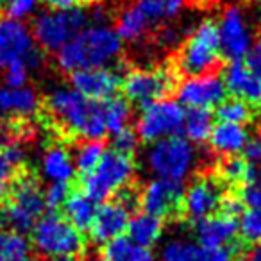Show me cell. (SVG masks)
I'll return each mask as SVG.
<instances>
[{
	"instance_id": "35",
	"label": "cell",
	"mask_w": 261,
	"mask_h": 261,
	"mask_svg": "<svg viewBox=\"0 0 261 261\" xmlns=\"http://www.w3.org/2000/svg\"><path fill=\"white\" fill-rule=\"evenodd\" d=\"M238 234L247 243H261V207H247L240 213Z\"/></svg>"
},
{
	"instance_id": "28",
	"label": "cell",
	"mask_w": 261,
	"mask_h": 261,
	"mask_svg": "<svg viewBox=\"0 0 261 261\" xmlns=\"http://www.w3.org/2000/svg\"><path fill=\"white\" fill-rule=\"evenodd\" d=\"M116 34L120 36V40L125 43H138L140 40L145 38V34L150 31L149 23L145 22L140 11L130 4L129 8H125L116 18Z\"/></svg>"
},
{
	"instance_id": "19",
	"label": "cell",
	"mask_w": 261,
	"mask_h": 261,
	"mask_svg": "<svg viewBox=\"0 0 261 261\" xmlns=\"http://www.w3.org/2000/svg\"><path fill=\"white\" fill-rule=\"evenodd\" d=\"M197 243L202 249L227 247L238 236V218L227 213H215L197 222Z\"/></svg>"
},
{
	"instance_id": "34",
	"label": "cell",
	"mask_w": 261,
	"mask_h": 261,
	"mask_svg": "<svg viewBox=\"0 0 261 261\" xmlns=\"http://www.w3.org/2000/svg\"><path fill=\"white\" fill-rule=\"evenodd\" d=\"M215 109H217L218 122L247 125V122H250V118H252V106L236 97H225Z\"/></svg>"
},
{
	"instance_id": "44",
	"label": "cell",
	"mask_w": 261,
	"mask_h": 261,
	"mask_svg": "<svg viewBox=\"0 0 261 261\" xmlns=\"http://www.w3.org/2000/svg\"><path fill=\"white\" fill-rule=\"evenodd\" d=\"M179 33L175 29H165V31H161V34H160V41L165 45V47H172V45H175L179 41Z\"/></svg>"
},
{
	"instance_id": "14",
	"label": "cell",
	"mask_w": 261,
	"mask_h": 261,
	"mask_svg": "<svg viewBox=\"0 0 261 261\" xmlns=\"http://www.w3.org/2000/svg\"><path fill=\"white\" fill-rule=\"evenodd\" d=\"M133 204H135L133 195L123 190L116 197L102 202V206H97L93 222L88 229L91 240L104 245L109 240L116 238L120 234H125Z\"/></svg>"
},
{
	"instance_id": "13",
	"label": "cell",
	"mask_w": 261,
	"mask_h": 261,
	"mask_svg": "<svg viewBox=\"0 0 261 261\" xmlns=\"http://www.w3.org/2000/svg\"><path fill=\"white\" fill-rule=\"evenodd\" d=\"M177 102L185 109H215L225 97L224 81L222 75L215 72L197 73V75H186L181 83L175 84Z\"/></svg>"
},
{
	"instance_id": "37",
	"label": "cell",
	"mask_w": 261,
	"mask_h": 261,
	"mask_svg": "<svg viewBox=\"0 0 261 261\" xmlns=\"http://www.w3.org/2000/svg\"><path fill=\"white\" fill-rule=\"evenodd\" d=\"M113 136V149L118 150V152L123 154H133L140 145V138L136 135L135 129H130V127H125V129L118 130L115 133Z\"/></svg>"
},
{
	"instance_id": "25",
	"label": "cell",
	"mask_w": 261,
	"mask_h": 261,
	"mask_svg": "<svg viewBox=\"0 0 261 261\" xmlns=\"http://www.w3.org/2000/svg\"><path fill=\"white\" fill-rule=\"evenodd\" d=\"M149 27L160 25L165 20H174L185 11L186 0H135L133 2Z\"/></svg>"
},
{
	"instance_id": "22",
	"label": "cell",
	"mask_w": 261,
	"mask_h": 261,
	"mask_svg": "<svg viewBox=\"0 0 261 261\" xmlns=\"http://www.w3.org/2000/svg\"><path fill=\"white\" fill-rule=\"evenodd\" d=\"M41 175L48 182H72L75 177V165L72 152L65 145H50L41 156Z\"/></svg>"
},
{
	"instance_id": "24",
	"label": "cell",
	"mask_w": 261,
	"mask_h": 261,
	"mask_svg": "<svg viewBox=\"0 0 261 261\" xmlns=\"http://www.w3.org/2000/svg\"><path fill=\"white\" fill-rule=\"evenodd\" d=\"M104 261H154V252L140 243L133 242L127 234H120L102 245Z\"/></svg>"
},
{
	"instance_id": "23",
	"label": "cell",
	"mask_w": 261,
	"mask_h": 261,
	"mask_svg": "<svg viewBox=\"0 0 261 261\" xmlns=\"http://www.w3.org/2000/svg\"><path fill=\"white\" fill-rule=\"evenodd\" d=\"M165 232L163 218H158L145 211H140L136 215H130L129 224H127L125 234L129 236L133 242L140 243V245L152 249L154 245L161 242Z\"/></svg>"
},
{
	"instance_id": "46",
	"label": "cell",
	"mask_w": 261,
	"mask_h": 261,
	"mask_svg": "<svg viewBox=\"0 0 261 261\" xmlns=\"http://www.w3.org/2000/svg\"><path fill=\"white\" fill-rule=\"evenodd\" d=\"M48 9H68L75 6L77 0H41Z\"/></svg>"
},
{
	"instance_id": "2",
	"label": "cell",
	"mask_w": 261,
	"mask_h": 261,
	"mask_svg": "<svg viewBox=\"0 0 261 261\" xmlns=\"http://www.w3.org/2000/svg\"><path fill=\"white\" fill-rule=\"evenodd\" d=\"M52 122L66 135L81 140H100L108 135L102 116V104L86 98L72 86L54 88L45 98Z\"/></svg>"
},
{
	"instance_id": "36",
	"label": "cell",
	"mask_w": 261,
	"mask_h": 261,
	"mask_svg": "<svg viewBox=\"0 0 261 261\" xmlns=\"http://www.w3.org/2000/svg\"><path fill=\"white\" fill-rule=\"evenodd\" d=\"M70 192L72 190H70L68 182H48V186L43 190L45 207H48L52 211L63 207V204L68 199Z\"/></svg>"
},
{
	"instance_id": "27",
	"label": "cell",
	"mask_w": 261,
	"mask_h": 261,
	"mask_svg": "<svg viewBox=\"0 0 261 261\" xmlns=\"http://www.w3.org/2000/svg\"><path fill=\"white\" fill-rule=\"evenodd\" d=\"M218 179L225 185H245V182L259 181L261 170L256 163H249L243 158L231 156L218 165Z\"/></svg>"
},
{
	"instance_id": "18",
	"label": "cell",
	"mask_w": 261,
	"mask_h": 261,
	"mask_svg": "<svg viewBox=\"0 0 261 261\" xmlns=\"http://www.w3.org/2000/svg\"><path fill=\"white\" fill-rule=\"evenodd\" d=\"M41 98L31 86L0 88V120H31L40 113Z\"/></svg>"
},
{
	"instance_id": "7",
	"label": "cell",
	"mask_w": 261,
	"mask_h": 261,
	"mask_svg": "<svg viewBox=\"0 0 261 261\" xmlns=\"http://www.w3.org/2000/svg\"><path fill=\"white\" fill-rule=\"evenodd\" d=\"M33 247L40 256L48 259H61L79 256L84 249L83 232L77 231L65 217L47 213L33 227Z\"/></svg>"
},
{
	"instance_id": "43",
	"label": "cell",
	"mask_w": 261,
	"mask_h": 261,
	"mask_svg": "<svg viewBox=\"0 0 261 261\" xmlns=\"http://www.w3.org/2000/svg\"><path fill=\"white\" fill-rule=\"evenodd\" d=\"M243 160H247L249 163H256L261 161V140L259 138H250L247 142L245 149H243Z\"/></svg>"
},
{
	"instance_id": "42",
	"label": "cell",
	"mask_w": 261,
	"mask_h": 261,
	"mask_svg": "<svg viewBox=\"0 0 261 261\" xmlns=\"http://www.w3.org/2000/svg\"><path fill=\"white\" fill-rule=\"evenodd\" d=\"M245 63L256 75L261 72V36L254 38L249 52L245 54Z\"/></svg>"
},
{
	"instance_id": "20",
	"label": "cell",
	"mask_w": 261,
	"mask_h": 261,
	"mask_svg": "<svg viewBox=\"0 0 261 261\" xmlns=\"http://www.w3.org/2000/svg\"><path fill=\"white\" fill-rule=\"evenodd\" d=\"M222 81H224L225 91L231 97L242 98L250 106L261 102V79L247 66L243 59L229 61V65L224 70Z\"/></svg>"
},
{
	"instance_id": "50",
	"label": "cell",
	"mask_w": 261,
	"mask_h": 261,
	"mask_svg": "<svg viewBox=\"0 0 261 261\" xmlns=\"http://www.w3.org/2000/svg\"><path fill=\"white\" fill-rule=\"evenodd\" d=\"M95 261H104V259H95Z\"/></svg>"
},
{
	"instance_id": "31",
	"label": "cell",
	"mask_w": 261,
	"mask_h": 261,
	"mask_svg": "<svg viewBox=\"0 0 261 261\" xmlns=\"http://www.w3.org/2000/svg\"><path fill=\"white\" fill-rule=\"evenodd\" d=\"M31 243L22 232L0 229V261H33Z\"/></svg>"
},
{
	"instance_id": "32",
	"label": "cell",
	"mask_w": 261,
	"mask_h": 261,
	"mask_svg": "<svg viewBox=\"0 0 261 261\" xmlns=\"http://www.w3.org/2000/svg\"><path fill=\"white\" fill-rule=\"evenodd\" d=\"M202 247L188 238H170L160 249V261H200Z\"/></svg>"
},
{
	"instance_id": "39",
	"label": "cell",
	"mask_w": 261,
	"mask_h": 261,
	"mask_svg": "<svg viewBox=\"0 0 261 261\" xmlns=\"http://www.w3.org/2000/svg\"><path fill=\"white\" fill-rule=\"evenodd\" d=\"M40 0H8V8H6V16L15 20H23L31 16L38 8Z\"/></svg>"
},
{
	"instance_id": "11",
	"label": "cell",
	"mask_w": 261,
	"mask_h": 261,
	"mask_svg": "<svg viewBox=\"0 0 261 261\" xmlns=\"http://www.w3.org/2000/svg\"><path fill=\"white\" fill-rule=\"evenodd\" d=\"M41 52L31 33L22 20L0 18V72H4L13 63L23 61L31 70L41 65Z\"/></svg>"
},
{
	"instance_id": "3",
	"label": "cell",
	"mask_w": 261,
	"mask_h": 261,
	"mask_svg": "<svg viewBox=\"0 0 261 261\" xmlns=\"http://www.w3.org/2000/svg\"><path fill=\"white\" fill-rule=\"evenodd\" d=\"M43 215V188L34 175L22 168L11 181L4 199L0 200V229H11L25 234L33 231L34 224Z\"/></svg>"
},
{
	"instance_id": "29",
	"label": "cell",
	"mask_w": 261,
	"mask_h": 261,
	"mask_svg": "<svg viewBox=\"0 0 261 261\" xmlns=\"http://www.w3.org/2000/svg\"><path fill=\"white\" fill-rule=\"evenodd\" d=\"M213 115L207 109H188L185 115L182 130L190 143H206L213 129Z\"/></svg>"
},
{
	"instance_id": "8",
	"label": "cell",
	"mask_w": 261,
	"mask_h": 261,
	"mask_svg": "<svg viewBox=\"0 0 261 261\" xmlns=\"http://www.w3.org/2000/svg\"><path fill=\"white\" fill-rule=\"evenodd\" d=\"M90 22V15L81 8L47 9L34 18L31 33L36 45L45 52H58Z\"/></svg>"
},
{
	"instance_id": "41",
	"label": "cell",
	"mask_w": 261,
	"mask_h": 261,
	"mask_svg": "<svg viewBox=\"0 0 261 261\" xmlns=\"http://www.w3.org/2000/svg\"><path fill=\"white\" fill-rule=\"evenodd\" d=\"M200 261H238L236 252L227 247H215V249H204L202 250V259Z\"/></svg>"
},
{
	"instance_id": "21",
	"label": "cell",
	"mask_w": 261,
	"mask_h": 261,
	"mask_svg": "<svg viewBox=\"0 0 261 261\" xmlns=\"http://www.w3.org/2000/svg\"><path fill=\"white\" fill-rule=\"evenodd\" d=\"M250 140L249 130L242 123L218 122L211 129V135L207 138L211 150L218 156L231 158L243 152L247 142Z\"/></svg>"
},
{
	"instance_id": "49",
	"label": "cell",
	"mask_w": 261,
	"mask_h": 261,
	"mask_svg": "<svg viewBox=\"0 0 261 261\" xmlns=\"http://www.w3.org/2000/svg\"><path fill=\"white\" fill-rule=\"evenodd\" d=\"M257 77H259V79H261V72H259V73H257Z\"/></svg>"
},
{
	"instance_id": "30",
	"label": "cell",
	"mask_w": 261,
	"mask_h": 261,
	"mask_svg": "<svg viewBox=\"0 0 261 261\" xmlns=\"http://www.w3.org/2000/svg\"><path fill=\"white\" fill-rule=\"evenodd\" d=\"M102 104V116H104V125L106 130L115 135L118 130L129 127L130 118H133V109H130V104L125 100V98L120 97H111L108 100L100 102Z\"/></svg>"
},
{
	"instance_id": "12",
	"label": "cell",
	"mask_w": 261,
	"mask_h": 261,
	"mask_svg": "<svg viewBox=\"0 0 261 261\" xmlns=\"http://www.w3.org/2000/svg\"><path fill=\"white\" fill-rule=\"evenodd\" d=\"M217 23L220 52L229 61L243 59L254 41V33L247 13L238 4H231L220 13Z\"/></svg>"
},
{
	"instance_id": "5",
	"label": "cell",
	"mask_w": 261,
	"mask_h": 261,
	"mask_svg": "<svg viewBox=\"0 0 261 261\" xmlns=\"http://www.w3.org/2000/svg\"><path fill=\"white\" fill-rule=\"evenodd\" d=\"M136 175V163L130 154L106 150L98 165L83 175V192L95 202H106L129 188Z\"/></svg>"
},
{
	"instance_id": "6",
	"label": "cell",
	"mask_w": 261,
	"mask_h": 261,
	"mask_svg": "<svg viewBox=\"0 0 261 261\" xmlns=\"http://www.w3.org/2000/svg\"><path fill=\"white\" fill-rule=\"evenodd\" d=\"M222 58L215 20H202L192 29L175 56L177 70L185 75L213 72Z\"/></svg>"
},
{
	"instance_id": "9",
	"label": "cell",
	"mask_w": 261,
	"mask_h": 261,
	"mask_svg": "<svg viewBox=\"0 0 261 261\" xmlns=\"http://www.w3.org/2000/svg\"><path fill=\"white\" fill-rule=\"evenodd\" d=\"M186 109L177 98H160L143 106L136 118V135L140 142L154 143L158 140L175 136L182 130Z\"/></svg>"
},
{
	"instance_id": "45",
	"label": "cell",
	"mask_w": 261,
	"mask_h": 261,
	"mask_svg": "<svg viewBox=\"0 0 261 261\" xmlns=\"http://www.w3.org/2000/svg\"><path fill=\"white\" fill-rule=\"evenodd\" d=\"M238 261H261V243L249 247L242 256L238 257Z\"/></svg>"
},
{
	"instance_id": "15",
	"label": "cell",
	"mask_w": 261,
	"mask_h": 261,
	"mask_svg": "<svg viewBox=\"0 0 261 261\" xmlns=\"http://www.w3.org/2000/svg\"><path fill=\"white\" fill-rule=\"evenodd\" d=\"M224 199H225V193L218 179L199 177V179H193L182 190L181 210L188 220L199 222L202 218L218 213Z\"/></svg>"
},
{
	"instance_id": "38",
	"label": "cell",
	"mask_w": 261,
	"mask_h": 261,
	"mask_svg": "<svg viewBox=\"0 0 261 261\" xmlns=\"http://www.w3.org/2000/svg\"><path fill=\"white\" fill-rule=\"evenodd\" d=\"M31 72H33V70H31V66L27 65V63H23V61L13 63V65H9L8 68L4 70L6 86H11V88L27 86Z\"/></svg>"
},
{
	"instance_id": "48",
	"label": "cell",
	"mask_w": 261,
	"mask_h": 261,
	"mask_svg": "<svg viewBox=\"0 0 261 261\" xmlns=\"http://www.w3.org/2000/svg\"><path fill=\"white\" fill-rule=\"evenodd\" d=\"M81 2H83V4H97L98 0H81Z\"/></svg>"
},
{
	"instance_id": "26",
	"label": "cell",
	"mask_w": 261,
	"mask_h": 261,
	"mask_svg": "<svg viewBox=\"0 0 261 261\" xmlns=\"http://www.w3.org/2000/svg\"><path fill=\"white\" fill-rule=\"evenodd\" d=\"M65 218L77 229V231H88L93 222L95 211H97V202L91 200L86 193L81 192H70L66 202L63 204Z\"/></svg>"
},
{
	"instance_id": "1",
	"label": "cell",
	"mask_w": 261,
	"mask_h": 261,
	"mask_svg": "<svg viewBox=\"0 0 261 261\" xmlns=\"http://www.w3.org/2000/svg\"><path fill=\"white\" fill-rule=\"evenodd\" d=\"M123 52V41L115 27L106 23L86 25L65 47L56 52V65L61 72L73 73L77 70L109 66Z\"/></svg>"
},
{
	"instance_id": "16",
	"label": "cell",
	"mask_w": 261,
	"mask_h": 261,
	"mask_svg": "<svg viewBox=\"0 0 261 261\" xmlns=\"http://www.w3.org/2000/svg\"><path fill=\"white\" fill-rule=\"evenodd\" d=\"M182 190V182L152 177L140 192L138 204L145 213L158 218H168L181 210Z\"/></svg>"
},
{
	"instance_id": "47",
	"label": "cell",
	"mask_w": 261,
	"mask_h": 261,
	"mask_svg": "<svg viewBox=\"0 0 261 261\" xmlns=\"http://www.w3.org/2000/svg\"><path fill=\"white\" fill-rule=\"evenodd\" d=\"M58 261H79V257L77 256H68V257H61V259Z\"/></svg>"
},
{
	"instance_id": "33",
	"label": "cell",
	"mask_w": 261,
	"mask_h": 261,
	"mask_svg": "<svg viewBox=\"0 0 261 261\" xmlns=\"http://www.w3.org/2000/svg\"><path fill=\"white\" fill-rule=\"evenodd\" d=\"M104 152L106 147L100 143V140H81V143H77V147L72 152L75 172L83 175L90 174L102 160Z\"/></svg>"
},
{
	"instance_id": "17",
	"label": "cell",
	"mask_w": 261,
	"mask_h": 261,
	"mask_svg": "<svg viewBox=\"0 0 261 261\" xmlns=\"http://www.w3.org/2000/svg\"><path fill=\"white\" fill-rule=\"evenodd\" d=\"M122 84V77L111 66H95L70 73V86L95 102L115 97Z\"/></svg>"
},
{
	"instance_id": "40",
	"label": "cell",
	"mask_w": 261,
	"mask_h": 261,
	"mask_svg": "<svg viewBox=\"0 0 261 261\" xmlns=\"http://www.w3.org/2000/svg\"><path fill=\"white\" fill-rule=\"evenodd\" d=\"M240 200L247 207H261V179L259 181L245 182L240 192Z\"/></svg>"
},
{
	"instance_id": "10",
	"label": "cell",
	"mask_w": 261,
	"mask_h": 261,
	"mask_svg": "<svg viewBox=\"0 0 261 261\" xmlns=\"http://www.w3.org/2000/svg\"><path fill=\"white\" fill-rule=\"evenodd\" d=\"M175 73L170 66H154V68H135L122 77V90L129 104L140 108L154 100L165 98L175 90Z\"/></svg>"
},
{
	"instance_id": "4",
	"label": "cell",
	"mask_w": 261,
	"mask_h": 261,
	"mask_svg": "<svg viewBox=\"0 0 261 261\" xmlns=\"http://www.w3.org/2000/svg\"><path fill=\"white\" fill-rule=\"evenodd\" d=\"M143 161L152 177L185 182L195 170L199 156L193 143H190L185 136L175 135L149 143Z\"/></svg>"
}]
</instances>
